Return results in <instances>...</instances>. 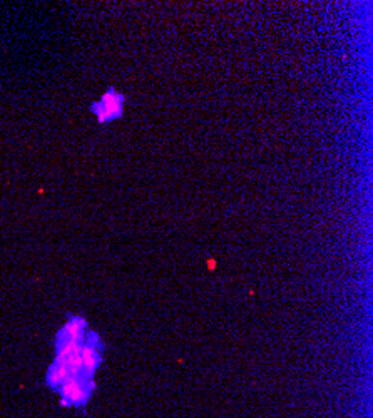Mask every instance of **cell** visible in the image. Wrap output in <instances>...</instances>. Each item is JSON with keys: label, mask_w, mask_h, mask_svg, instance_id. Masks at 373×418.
<instances>
[{"label": "cell", "mask_w": 373, "mask_h": 418, "mask_svg": "<svg viewBox=\"0 0 373 418\" xmlns=\"http://www.w3.org/2000/svg\"><path fill=\"white\" fill-rule=\"evenodd\" d=\"M96 382L94 378H85V376H69L65 382L59 387L60 405L63 407H85L89 399L92 396Z\"/></svg>", "instance_id": "obj_1"}, {"label": "cell", "mask_w": 373, "mask_h": 418, "mask_svg": "<svg viewBox=\"0 0 373 418\" xmlns=\"http://www.w3.org/2000/svg\"><path fill=\"white\" fill-rule=\"evenodd\" d=\"M81 358H82V376L85 378H94L96 375L97 368L101 367L102 362V345L99 335L94 333H88L84 343H82V350H81Z\"/></svg>", "instance_id": "obj_2"}, {"label": "cell", "mask_w": 373, "mask_h": 418, "mask_svg": "<svg viewBox=\"0 0 373 418\" xmlns=\"http://www.w3.org/2000/svg\"><path fill=\"white\" fill-rule=\"evenodd\" d=\"M122 108H124V97H122L121 94H117L114 89H109V91L102 96L101 102L92 104L94 114H96L97 121H99L101 124L121 117Z\"/></svg>", "instance_id": "obj_3"}, {"label": "cell", "mask_w": 373, "mask_h": 418, "mask_svg": "<svg viewBox=\"0 0 373 418\" xmlns=\"http://www.w3.org/2000/svg\"><path fill=\"white\" fill-rule=\"evenodd\" d=\"M85 325H88V323H85L84 318L72 317L63 326V330L57 333V340H79V342H84Z\"/></svg>", "instance_id": "obj_4"}, {"label": "cell", "mask_w": 373, "mask_h": 418, "mask_svg": "<svg viewBox=\"0 0 373 418\" xmlns=\"http://www.w3.org/2000/svg\"><path fill=\"white\" fill-rule=\"evenodd\" d=\"M69 370L67 367L63 362H59V360H54V363L49 367L47 376H46V382L49 387L52 388V390H59V387L63 385L65 380L69 378Z\"/></svg>", "instance_id": "obj_5"}, {"label": "cell", "mask_w": 373, "mask_h": 418, "mask_svg": "<svg viewBox=\"0 0 373 418\" xmlns=\"http://www.w3.org/2000/svg\"><path fill=\"white\" fill-rule=\"evenodd\" d=\"M206 266H208V269H210V271H215V269H216V260H213V258H210V260H208Z\"/></svg>", "instance_id": "obj_6"}]
</instances>
